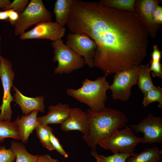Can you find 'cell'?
Masks as SVG:
<instances>
[{
    "label": "cell",
    "instance_id": "obj_1",
    "mask_svg": "<svg viewBox=\"0 0 162 162\" xmlns=\"http://www.w3.org/2000/svg\"><path fill=\"white\" fill-rule=\"evenodd\" d=\"M66 25L70 33L87 34L95 42L94 67L106 77L140 66L146 56L149 35L136 13L73 0Z\"/></svg>",
    "mask_w": 162,
    "mask_h": 162
},
{
    "label": "cell",
    "instance_id": "obj_2",
    "mask_svg": "<svg viewBox=\"0 0 162 162\" xmlns=\"http://www.w3.org/2000/svg\"><path fill=\"white\" fill-rule=\"evenodd\" d=\"M90 125L88 135L82 138L92 150H96L98 143L110 137L117 130L123 127L128 121L120 110L105 107L100 112L86 110Z\"/></svg>",
    "mask_w": 162,
    "mask_h": 162
},
{
    "label": "cell",
    "instance_id": "obj_3",
    "mask_svg": "<svg viewBox=\"0 0 162 162\" xmlns=\"http://www.w3.org/2000/svg\"><path fill=\"white\" fill-rule=\"evenodd\" d=\"M82 83V86L78 89L68 88L67 94L88 105L92 111L103 110L107 99L106 92L110 86L106 77L100 76L94 80L86 78Z\"/></svg>",
    "mask_w": 162,
    "mask_h": 162
},
{
    "label": "cell",
    "instance_id": "obj_4",
    "mask_svg": "<svg viewBox=\"0 0 162 162\" xmlns=\"http://www.w3.org/2000/svg\"><path fill=\"white\" fill-rule=\"evenodd\" d=\"M51 45L54 49L53 61L58 62L54 70L55 74H69L85 65L83 57L66 46L61 39L52 41Z\"/></svg>",
    "mask_w": 162,
    "mask_h": 162
},
{
    "label": "cell",
    "instance_id": "obj_5",
    "mask_svg": "<svg viewBox=\"0 0 162 162\" xmlns=\"http://www.w3.org/2000/svg\"><path fill=\"white\" fill-rule=\"evenodd\" d=\"M142 138L137 137L131 128L126 127L117 130L110 137L99 142L98 145L105 149L110 150L113 154L119 153L133 155L137 145L141 142Z\"/></svg>",
    "mask_w": 162,
    "mask_h": 162
},
{
    "label": "cell",
    "instance_id": "obj_6",
    "mask_svg": "<svg viewBox=\"0 0 162 162\" xmlns=\"http://www.w3.org/2000/svg\"><path fill=\"white\" fill-rule=\"evenodd\" d=\"M50 12L45 7L41 0H31L25 11L19 14L14 25V33L19 35L34 25L51 21Z\"/></svg>",
    "mask_w": 162,
    "mask_h": 162
},
{
    "label": "cell",
    "instance_id": "obj_7",
    "mask_svg": "<svg viewBox=\"0 0 162 162\" xmlns=\"http://www.w3.org/2000/svg\"><path fill=\"white\" fill-rule=\"evenodd\" d=\"M15 74L10 61L2 56L0 64V78L3 88L2 103L0 106V120L11 121L12 111L11 103L14 97L11 94Z\"/></svg>",
    "mask_w": 162,
    "mask_h": 162
},
{
    "label": "cell",
    "instance_id": "obj_8",
    "mask_svg": "<svg viewBox=\"0 0 162 162\" xmlns=\"http://www.w3.org/2000/svg\"><path fill=\"white\" fill-rule=\"evenodd\" d=\"M139 68L140 66L134 67L114 74L112 83L109 86L114 100L124 102L129 100L131 87L137 85Z\"/></svg>",
    "mask_w": 162,
    "mask_h": 162
},
{
    "label": "cell",
    "instance_id": "obj_9",
    "mask_svg": "<svg viewBox=\"0 0 162 162\" xmlns=\"http://www.w3.org/2000/svg\"><path fill=\"white\" fill-rule=\"evenodd\" d=\"M65 44L78 55L83 57L85 64L88 67H94V59L97 45L89 35L82 33H69Z\"/></svg>",
    "mask_w": 162,
    "mask_h": 162
},
{
    "label": "cell",
    "instance_id": "obj_10",
    "mask_svg": "<svg viewBox=\"0 0 162 162\" xmlns=\"http://www.w3.org/2000/svg\"><path fill=\"white\" fill-rule=\"evenodd\" d=\"M131 129L136 133H143L142 143H162V118L149 113L137 124H131Z\"/></svg>",
    "mask_w": 162,
    "mask_h": 162
},
{
    "label": "cell",
    "instance_id": "obj_11",
    "mask_svg": "<svg viewBox=\"0 0 162 162\" xmlns=\"http://www.w3.org/2000/svg\"><path fill=\"white\" fill-rule=\"evenodd\" d=\"M65 28L56 22L51 21L40 23L30 31L20 35L23 40L31 39H47L55 41L63 37Z\"/></svg>",
    "mask_w": 162,
    "mask_h": 162
},
{
    "label": "cell",
    "instance_id": "obj_12",
    "mask_svg": "<svg viewBox=\"0 0 162 162\" xmlns=\"http://www.w3.org/2000/svg\"><path fill=\"white\" fill-rule=\"evenodd\" d=\"M159 1L157 0H140L136 1L135 6L136 13L142 21L149 36L155 37L159 25L154 22L153 12L158 5Z\"/></svg>",
    "mask_w": 162,
    "mask_h": 162
},
{
    "label": "cell",
    "instance_id": "obj_13",
    "mask_svg": "<svg viewBox=\"0 0 162 162\" xmlns=\"http://www.w3.org/2000/svg\"><path fill=\"white\" fill-rule=\"evenodd\" d=\"M60 128L65 132L79 130L83 134V136H87L89 132L90 125L86 112L77 107L71 108L69 116L61 124Z\"/></svg>",
    "mask_w": 162,
    "mask_h": 162
},
{
    "label": "cell",
    "instance_id": "obj_14",
    "mask_svg": "<svg viewBox=\"0 0 162 162\" xmlns=\"http://www.w3.org/2000/svg\"><path fill=\"white\" fill-rule=\"evenodd\" d=\"M14 90V100L21 108L24 115H27L32 111L45 112L44 97L43 95L36 97H29L22 94L17 88L13 86Z\"/></svg>",
    "mask_w": 162,
    "mask_h": 162
},
{
    "label": "cell",
    "instance_id": "obj_15",
    "mask_svg": "<svg viewBox=\"0 0 162 162\" xmlns=\"http://www.w3.org/2000/svg\"><path fill=\"white\" fill-rule=\"evenodd\" d=\"M46 115L37 117L38 122L41 124H62L69 116L70 109L68 104L59 103L56 105H50Z\"/></svg>",
    "mask_w": 162,
    "mask_h": 162
},
{
    "label": "cell",
    "instance_id": "obj_16",
    "mask_svg": "<svg viewBox=\"0 0 162 162\" xmlns=\"http://www.w3.org/2000/svg\"><path fill=\"white\" fill-rule=\"evenodd\" d=\"M38 112L34 110L28 115L22 116L20 118L19 116L14 121L18 127L20 140L24 143L27 142L30 135L39 123L37 116Z\"/></svg>",
    "mask_w": 162,
    "mask_h": 162
},
{
    "label": "cell",
    "instance_id": "obj_17",
    "mask_svg": "<svg viewBox=\"0 0 162 162\" xmlns=\"http://www.w3.org/2000/svg\"><path fill=\"white\" fill-rule=\"evenodd\" d=\"M162 150L155 147L129 157L126 162H159L162 160Z\"/></svg>",
    "mask_w": 162,
    "mask_h": 162
},
{
    "label": "cell",
    "instance_id": "obj_18",
    "mask_svg": "<svg viewBox=\"0 0 162 162\" xmlns=\"http://www.w3.org/2000/svg\"><path fill=\"white\" fill-rule=\"evenodd\" d=\"M150 63L140 65L137 85L144 95L149 91L154 88V85L150 76L149 70Z\"/></svg>",
    "mask_w": 162,
    "mask_h": 162
},
{
    "label": "cell",
    "instance_id": "obj_19",
    "mask_svg": "<svg viewBox=\"0 0 162 162\" xmlns=\"http://www.w3.org/2000/svg\"><path fill=\"white\" fill-rule=\"evenodd\" d=\"M72 0H57L55 2L53 12L56 22L64 27L68 21Z\"/></svg>",
    "mask_w": 162,
    "mask_h": 162
},
{
    "label": "cell",
    "instance_id": "obj_20",
    "mask_svg": "<svg viewBox=\"0 0 162 162\" xmlns=\"http://www.w3.org/2000/svg\"><path fill=\"white\" fill-rule=\"evenodd\" d=\"M10 148L16 156V162H36L39 155L30 154L22 142L14 140L11 142Z\"/></svg>",
    "mask_w": 162,
    "mask_h": 162
},
{
    "label": "cell",
    "instance_id": "obj_21",
    "mask_svg": "<svg viewBox=\"0 0 162 162\" xmlns=\"http://www.w3.org/2000/svg\"><path fill=\"white\" fill-rule=\"evenodd\" d=\"M8 138L20 140L18 127L14 122L0 120V142Z\"/></svg>",
    "mask_w": 162,
    "mask_h": 162
},
{
    "label": "cell",
    "instance_id": "obj_22",
    "mask_svg": "<svg viewBox=\"0 0 162 162\" xmlns=\"http://www.w3.org/2000/svg\"><path fill=\"white\" fill-rule=\"evenodd\" d=\"M136 1L135 0H101L99 2L112 8L136 13L135 10Z\"/></svg>",
    "mask_w": 162,
    "mask_h": 162
},
{
    "label": "cell",
    "instance_id": "obj_23",
    "mask_svg": "<svg viewBox=\"0 0 162 162\" xmlns=\"http://www.w3.org/2000/svg\"><path fill=\"white\" fill-rule=\"evenodd\" d=\"M144 96L142 102L144 106L157 102L159 103L158 107L162 109V88L159 86L149 91Z\"/></svg>",
    "mask_w": 162,
    "mask_h": 162
},
{
    "label": "cell",
    "instance_id": "obj_24",
    "mask_svg": "<svg viewBox=\"0 0 162 162\" xmlns=\"http://www.w3.org/2000/svg\"><path fill=\"white\" fill-rule=\"evenodd\" d=\"M47 124L39 123L35 130L37 137L41 144L50 151L54 150L51 142Z\"/></svg>",
    "mask_w": 162,
    "mask_h": 162
},
{
    "label": "cell",
    "instance_id": "obj_25",
    "mask_svg": "<svg viewBox=\"0 0 162 162\" xmlns=\"http://www.w3.org/2000/svg\"><path fill=\"white\" fill-rule=\"evenodd\" d=\"M90 152L91 155L96 158V162H126L127 159L132 156L129 154L116 153L106 156L102 154H98L96 150L92 149Z\"/></svg>",
    "mask_w": 162,
    "mask_h": 162
},
{
    "label": "cell",
    "instance_id": "obj_26",
    "mask_svg": "<svg viewBox=\"0 0 162 162\" xmlns=\"http://www.w3.org/2000/svg\"><path fill=\"white\" fill-rule=\"evenodd\" d=\"M28 0H14L3 10H6L10 9L14 10L19 14L23 12L29 3Z\"/></svg>",
    "mask_w": 162,
    "mask_h": 162
},
{
    "label": "cell",
    "instance_id": "obj_27",
    "mask_svg": "<svg viewBox=\"0 0 162 162\" xmlns=\"http://www.w3.org/2000/svg\"><path fill=\"white\" fill-rule=\"evenodd\" d=\"M53 129L50 127L48 128L50 140L54 148L59 153L63 156L65 158H67L68 155L63 149L58 139L54 135L52 132Z\"/></svg>",
    "mask_w": 162,
    "mask_h": 162
},
{
    "label": "cell",
    "instance_id": "obj_28",
    "mask_svg": "<svg viewBox=\"0 0 162 162\" xmlns=\"http://www.w3.org/2000/svg\"><path fill=\"white\" fill-rule=\"evenodd\" d=\"M16 156L10 148H6L5 145L0 146V162H14Z\"/></svg>",
    "mask_w": 162,
    "mask_h": 162
},
{
    "label": "cell",
    "instance_id": "obj_29",
    "mask_svg": "<svg viewBox=\"0 0 162 162\" xmlns=\"http://www.w3.org/2000/svg\"><path fill=\"white\" fill-rule=\"evenodd\" d=\"M149 70L153 77L162 78V67L160 62L151 60Z\"/></svg>",
    "mask_w": 162,
    "mask_h": 162
},
{
    "label": "cell",
    "instance_id": "obj_30",
    "mask_svg": "<svg viewBox=\"0 0 162 162\" xmlns=\"http://www.w3.org/2000/svg\"><path fill=\"white\" fill-rule=\"evenodd\" d=\"M154 22L158 25L162 23V7L159 5L157 6L154 9L152 15Z\"/></svg>",
    "mask_w": 162,
    "mask_h": 162
},
{
    "label": "cell",
    "instance_id": "obj_31",
    "mask_svg": "<svg viewBox=\"0 0 162 162\" xmlns=\"http://www.w3.org/2000/svg\"><path fill=\"white\" fill-rule=\"evenodd\" d=\"M36 162H60L57 159L52 158L48 154L39 155Z\"/></svg>",
    "mask_w": 162,
    "mask_h": 162
},
{
    "label": "cell",
    "instance_id": "obj_32",
    "mask_svg": "<svg viewBox=\"0 0 162 162\" xmlns=\"http://www.w3.org/2000/svg\"><path fill=\"white\" fill-rule=\"evenodd\" d=\"M9 10L8 21L12 25L14 26L19 18V14L12 9Z\"/></svg>",
    "mask_w": 162,
    "mask_h": 162
},
{
    "label": "cell",
    "instance_id": "obj_33",
    "mask_svg": "<svg viewBox=\"0 0 162 162\" xmlns=\"http://www.w3.org/2000/svg\"><path fill=\"white\" fill-rule=\"evenodd\" d=\"M161 52L159 50L157 45L153 46V51L151 54L152 60L160 62L161 57Z\"/></svg>",
    "mask_w": 162,
    "mask_h": 162
},
{
    "label": "cell",
    "instance_id": "obj_34",
    "mask_svg": "<svg viewBox=\"0 0 162 162\" xmlns=\"http://www.w3.org/2000/svg\"><path fill=\"white\" fill-rule=\"evenodd\" d=\"M9 10L4 11L0 10V20H8Z\"/></svg>",
    "mask_w": 162,
    "mask_h": 162
},
{
    "label": "cell",
    "instance_id": "obj_35",
    "mask_svg": "<svg viewBox=\"0 0 162 162\" xmlns=\"http://www.w3.org/2000/svg\"><path fill=\"white\" fill-rule=\"evenodd\" d=\"M11 2L10 0H0V8L3 10Z\"/></svg>",
    "mask_w": 162,
    "mask_h": 162
},
{
    "label": "cell",
    "instance_id": "obj_36",
    "mask_svg": "<svg viewBox=\"0 0 162 162\" xmlns=\"http://www.w3.org/2000/svg\"><path fill=\"white\" fill-rule=\"evenodd\" d=\"M1 35H0V62H1V57L2 56L0 55V44H1Z\"/></svg>",
    "mask_w": 162,
    "mask_h": 162
},
{
    "label": "cell",
    "instance_id": "obj_37",
    "mask_svg": "<svg viewBox=\"0 0 162 162\" xmlns=\"http://www.w3.org/2000/svg\"><path fill=\"white\" fill-rule=\"evenodd\" d=\"M160 162H162V160L160 161Z\"/></svg>",
    "mask_w": 162,
    "mask_h": 162
}]
</instances>
